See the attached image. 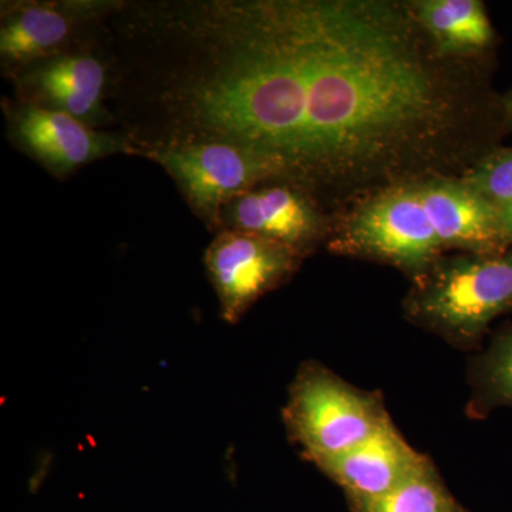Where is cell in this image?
Listing matches in <instances>:
<instances>
[{
  "label": "cell",
  "mask_w": 512,
  "mask_h": 512,
  "mask_svg": "<svg viewBox=\"0 0 512 512\" xmlns=\"http://www.w3.org/2000/svg\"><path fill=\"white\" fill-rule=\"evenodd\" d=\"M126 35L156 52L143 150L228 143L281 178L329 185L429 150L454 101L412 8L382 0H211L141 6Z\"/></svg>",
  "instance_id": "cell-1"
},
{
  "label": "cell",
  "mask_w": 512,
  "mask_h": 512,
  "mask_svg": "<svg viewBox=\"0 0 512 512\" xmlns=\"http://www.w3.org/2000/svg\"><path fill=\"white\" fill-rule=\"evenodd\" d=\"M407 316L460 349L474 348L494 319L512 309V254L440 258L414 281Z\"/></svg>",
  "instance_id": "cell-2"
},
{
  "label": "cell",
  "mask_w": 512,
  "mask_h": 512,
  "mask_svg": "<svg viewBox=\"0 0 512 512\" xmlns=\"http://www.w3.org/2000/svg\"><path fill=\"white\" fill-rule=\"evenodd\" d=\"M282 417L289 439L316 467L359 446L390 420L380 394L357 389L318 362L299 367Z\"/></svg>",
  "instance_id": "cell-3"
},
{
  "label": "cell",
  "mask_w": 512,
  "mask_h": 512,
  "mask_svg": "<svg viewBox=\"0 0 512 512\" xmlns=\"http://www.w3.org/2000/svg\"><path fill=\"white\" fill-rule=\"evenodd\" d=\"M330 248L339 254L386 262L414 281L446 251L420 183L396 184L363 202Z\"/></svg>",
  "instance_id": "cell-4"
},
{
  "label": "cell",
  "mask_w": 512,
  "mask_h": 512,
  "mask_svg": "<svg viewBox=\"0 0 512 512\" xmlns=\"http://www.w3.org/2000/svg\"><path fill=\"white\" fill-rule=\"evenodd\" d=\"M144 156L163 165L183 191L192 210L212 228L232 200L269 178H281L264 157L228 143H191L156 148Z\"/></svg>",
  "instance_id": "cell-5"
},
{
  "label": "cell",
  "mask_w": 512,
  "mask_h": 512,
  "mask_svg": "<svg viewBox=\"0 0 512 512\" xmlns=\"http://www.w3.org/2000/svg\"><path fill=\"white\" fill-rule=\"evenodd\" d=\"M301 261V255L268 239L221 229L204 255L221 318L238 323L262 296L291 279Z\"/></svg>",
  "instance_id": "cell-6"
},
{
  "label": "cell",
  "mask_w": 512,
  "mask_h": 512,
  "mask_svg": "<svg viewBox=\"0 0 512 512\" xmlns=\"http://www.w3.org/2000/svg\"><path fill=\"white\" fill-rule=\"evenodd\" d=\"M10 126L18 146L56 175L114 154H140L128 137L99 133L69 114L33 103L18 107Z\"/></svg>",
  "instance_id": "cell-7"
},
{
  "label": "cell",
  "mask_w": 512,
  "mask_h": 512,
  "mask_svg": "<svg viewBox=\"0 0 512 512\" xmlns=\"http://www.w3.org/2000/svg\"><path fill=\"white\" fill-rule=\"evenodd\" d=\"M221 229L247 232L289 248L305 258L325 234V224L301 187L269 185L225 205Z\"/></svg>",
  "instance_id": "cell-8"
},
{
  "label": "cell",
  "mask_w": 512,
  "mask_h": 512,
  "mask_svg": "<svg viewBox=\"0 0 512 512\" xmlns=\"http://www.w3.org/2000/svg\"><path fill=\"white\" fill-rule=\"evenodd\" d=\"M430 463L414 450L392 419L359 446L318 466L348 500H370L396 490Z\"/></svg>",
  "instance_id": "cell-9"
},
{
  "label": "cell",
  "mask_w": 512,
  "mask_h": 512,
  "mask_svg": "<svg viewBox=\"0 0 512 512\" xmlns=\"http://www.w3.org/2000/svg\"><path fill=\"white\" fill-rule=\"evenodd\" d=\"M106 67L90 55H57L28 73L26 89L36 106L62 111L92 126L103 113Z\"/></svg>",
  "instance_id": "cell-10"
},
{
  "label": "cell",
  "mask_w": 512,
  "mask_h": 512,
  "mask_svg": "<svg viewBox=\"0 0 512 512\" xmlns=\"http://www.w3.org/2000/svg\"><path fill=\"white\" fill-rule=\"evenodd\" d=\"M412 9L439 56L474 55L493 45V25L478 0H421Z\"/></svg>",
  "instance_id": "cell-11"
},
{
  "label": "cell",
  "mask_w": 512,
  "mask_h": 512,
  "mask_svg": "<svg viewBox=\"0 0 512 512\" xmlns=\"http://www.w3.org/2000/svg\"><path fill=\"white\" fill-rule=\"evenodd\" d=\"M73 18L63 8L26 5L13 10L0 30V55L8 63L50 59L69 40Z\"/></svg>",
  "instance_id": "cell-12"
},
{
  "label": "cell",
  "mask_w": 512,
  "mask_h": 512,
  "mask_svg": "<svg viewBox=\"0 0 512 512\" xmlns=\"http://www.w3.org/2000/svg\"><path fill=\"white\" fill-rule=\"evenodd\" d=\"M473 396L468 412L485 417L497 407L512 409V325L498 333L470 369Z\"/></svg>",
  "instance_id": "cell-13"
},
{
  "label": "cell",
  "mask_w": 512,
  "mask_h": 512,
  "mask_svg": "<svg viewBox=\"0 0 512 512\" xmlns=\"http://www.w3.org/2000/svg\"><path fill=\"white\" fill-rule=\"evenodd\" d=\"M352 512H468L441 480L433 463L382 497L348 500Z\"/></svg>",
  "instance_id": "cell-14"
},
{
  "label": "cell",
  "mask_w": 512,
  "mask_h": 512,
  "mask_svg": "<svg viewBox=\"0 0 512 512\" xmlns=\"http://www.w3.org/2000/svg\"><path fill=\"white\" fill-rule=\"evenodd\" d=\"M463 181L497 208L512 204V148L485 156Z\"/></svg>",
  "instance_id": "cell-15"
},
{
  "label": "cell",
  "mask_w": 512,
  "mask_h": 512,
  "mask_svg": "<svg viewBox=\"0 0 512 512\" xmlns=\"http://www.w3.org/2000/svg\"><path fill=\"white\" fill-rule=\"evenodd\" d=\"M498 228L505 249L512 245V204L498 208Z\"/></svg>",
  "instance_id": "cell-16"
},
{
  "label": "cell",
  "mask_w": 512,
  "mask_h": 512,
  "mask_svg": "<svg viewBox=\"0 0 512 512\" xmlns=\"http://www.w3.org/2000/svg\"><path fill=\"white\" fill-rule=\"evenodd\" d=\"M505 110H507L508 120H510L512 124V90L510 94H508L507 99H505Z\"/></svg>",
  "instance_id": "cell-17"
}]
</instances>
